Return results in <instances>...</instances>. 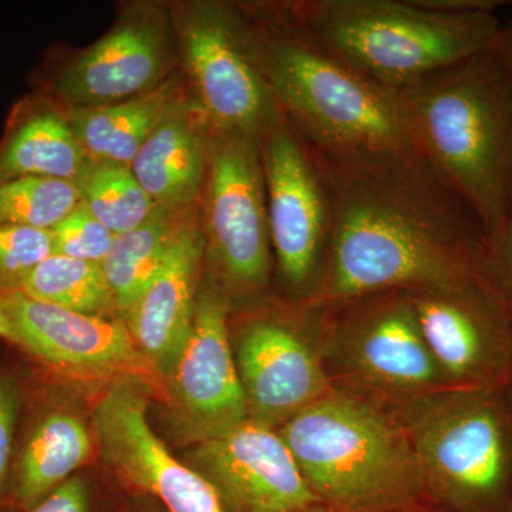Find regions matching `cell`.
<instances>
[{"instance_id":"cell-10","label":"cell","mask_w":512,"mask_h":512,"mask_svg":"<svg viewBox=\"0 0 512 512\" xmlns=\"http://www.w3.org/2000/svg\"><path fill=\"white\" fill-rule=\"evenodd\" d=\"M235 326L232 350L249 419L279 429L332 389L322 355V308L292 301L251 312Z\"/></svg>"},{"instance_id":"cell-32","label":"cell","mask_w":512,"mask_h":512,"mask_svg":"<svg viewBox=\"0 0 512 512\" xmlns=\"http://www.w3.org/2000/svg\"><path fill=\"white\" fill-rule=\"evenodd\" d=\"M498 47H500L501 53H503L512 77V18L507 23H504Z\"/></svg>"},{"instance_id":"cell-13","label":"cell","mask_w":512,"mask_h":512,"mask_svg":"<svg viewBox=\"0 0 512 512\" xmlns=\"http://www.w3.org/2000/svg\"><path fill=\"white\" fill-rule=\"evenodd\" d=\"M407 293L448 387L510 386L512 318L480 276Z\"/></svg>"},{"instance_id":"cell-27","label":"cell","mask_w":512,"mask_h":512,"mask_svg":"<svg viewBox=\"0 0 512 512\" xmlns=\"http://www.w3.org/2000/svg\"><path fill=\"white\" fill-rule=\"evenodd\" d=\"M53 255L50 231L0 225V292H20L40 262Z\"/></svg>"},{"instance_id":"cell-6","label":"cell","mask_w":512,"mask_h":512,"mask_svg":"<svg viewBox=\"0 0 512 512\" xmlns=\"http://www.w3.org/2000/svg\"><path fill=\"white\" fill-rule=\"evenodd\" d=\"M433 512H512V387L439 390L392 412Z\"/></svg>"},{"instance_id":"cell-29","label":"cell","mask_w":512,"mask_h":512,"mask_svg":"<svg viewBox=\"0 0 512 512\" xmlns=\"http://www.w3.org/2000/svg\"><path fill=\"white\" fill-rule=\"evenodd\" d=\"M478 272L512 318V220L497 237L487 239Z\"/></svg>"},{"instance_id":"cell-2","label":"cell","mask_w":512,"mask_h":512,"mask_svg":"<svg viewBox=\"0 0 512 512\" xmlns=\"http://www.w3.org/2000/svg\"><path fill=\"white\" fill-rule=\"evenodd\" d=\"M417 150L487 239L512 220V77L500 47L397 90Z\"/></svg>"},{"instance_id":"cell-5","label":"cell","mask_w":512,"mask_h":512,"mask_svg":"<svg viewBox=\"0 0 512 512\" xmlns=\"http://www.w3.org/2000/svg\"><path fill=\"white\" fill-rule=\"evenodd\" d=\"M282 8L326 52L392 92L493 49L504 28L494 12H448L423 0H302Z\"/></svg>"},{"instance_id":"cell-14","label":"cell","mask_w":512,"mask_h":512,"mask_svg":"<svg viewBox=\"0 0 512 512\" xmlns=\"http://www.w3.org/2000/svg\"><path fill=\"white\" fill-rule=\"evenodd\" d=\"M232 302L212 279L201 285L187 342L164 376L170 417L184 439H214L248 420L232 350Z\"/></svg>"},{"instance_id":"cell-33","label":"cell","mask_w":512,"mask_h":512,"mask_svg":"<svg viewBox=\"0 0 512 512\" xmlns=\"http://www.w3.org/2000/svg\"><path fill=\"white\" fill-rule=\"evenodd\" d=\"M3 295H5V293L0 292V338L8 339L12 342V325H10L8 312H6L5 298H3Z\"/></svg>"},{"instance_id":"cell-3","label":"cell","mask_w":512,"mask_h":512,"mask_svg":"<svg viewBox=\"0 0 512 512\" xmlns=\"http://www.w3.org/2000/svg\"><path fill=\"white\" fill-rule=\"evenodd\" d=\"M256 63L285 120L316 151L417 150L396 92L353 72L284 8L242 6Z\"/></svg>"},{"instance_id":"cell-20","label":"cell","mask_w":512,"mask_h":512,"mask_svg":"<svg viewBox=\"0 0 512 512\" xmlns=\"http://www.w3.org/2000/svg\"><path fill=\"white\" fill-rule=\"evenodd\" d=\"M185 90L184 77L175 73L156 89L133 99L67 110L84 156L92 164L130 167L154 128Z\"/></svg>"},{"instance_id":"cell-26","label":"cell","mask_w":512,"mask_h":512,"mask_svg":"<svg viewBox=\"0 0 512 512\" xmlns=\"http://www.w3.org/2000/svg\"><path fill=\"white\" fill-rule=\"evenodd\" d=\"M82 204L76 183L47 177H22L0 183V225L55 228Z\"/></svg>"},{"instance_id":"cell-7","label":"cell","mask_w":512,"mask_h":512,"mask_svg":"<svg viewBox=\"0 0 512 512\" xmlns=\"http://www.w3.org/2000/svg\"><path fill=\"white\" fill-rule=\"evenodd\" d=\"M322 355L332 387L389 412L448 387L407 291L322 308Z\"/></svg>"},{"instance_id":"cell-19","label":"cell","mask_w":512,"mask_h":512,"mask_svg":"<svg viewBox=\"0 0 512 512\" xmlns=\"http://www.w3.org/2000/svg\"><path fill=\"white\" fill-rule=\"evenodd\" d=\"M211 137L210 121L200 101L185 90L130 165L158 207L197 208L207 178Z\"/></svg>"},{"instance_id":"cell-25","label":"cell","mask_w":512,"mask_h":512,"mask_svg":"<svg viewBox=\"0 0 512 512\" xmlns=\"http://www.w3.org/2000/svg\"><path fill=\"white\" fill-rule=\"evenodd\" d=\"M76 184L87 210L114 235L140 227L158 207L124 165L90 164Z\"/></svg>"},{"instance_id":"cell-9","label":"cell","mask_w":512,"mask_h":512,"mask_svg":"<svg viewBox=\"0 0 512 512\" xmlns=\"http://www.w3.org/2000/svg\"><path fill=\"white\" fill-rule=\"evenodd\" d=\"M201 208L215 282L231 302L261 296L274 266L261 138L212 133Z\"/></svg>"},{"instance_id":"cell-8","label":"cell","mask_w":512,"mask_h":512,"mask_svg":"<svg viewBox=\"0 0 512 512\" xmlns=\"http://www.w3.org/2000/svg\"><path fill=\"white\" fill-rule=\"evenodd\" d=\"M173 8L178 52L212 133L262 138L284 114L256 63L247 15L225 2Z\"/></svg>"},{"instance_id":"cell-23","label":"cell","mask_w":512,"mask_h":512,"mask_svg":"<svg viewBox=\"0 0 512 512\" xmlns=\"http://www.w3.org/2000/svg\"><path fill=\"white\" fill-rule=\"evenodd\" d=\"M197 208L168 210L157 207L143 225L116 235L100 266L113 293L119 318L131 308L163 266L175 238L197 220Z\"/></svg>"},{"instance_id":"cell-4","label":"cell","mask_w":512,"mask_h":512,"mask_svg":"<svg viewBox=\"0 0 512 512\" xmlns=\"http://www.w3.org/2000/svg\"><path fill=\"white\" fill-rule=\"evenodd\" d=\"M330 512H433L406 430L389 410L329 390L278 429Z\"/></svg>"},{"instance_id":"cell-15","label":"cell","mask_w":512,"mask_h":512,"mask_svg":"<svg viewBox=\"0 0 512 512\" xmlns=\"http://www.w3.org/2000/svg\"><path fill=\"white\" fill-rule=\"evenodd\" d=\"M13 340L47 365L86 379L133 380L165 399L164 377L137 349L120 318L84 315L9 292Z\"/></svg>"},{"instance_id":"cell-16","label":"cell","mask_w":512,"mask_h":512,"mask_svg":"<svg viewBox=\"0 0 512 512\" xmlns=\"http://www.w3.org/2000/svg\"><path fill=\"white\" fill-rule=\"evenodd\" d=\"M147 389L120 380L101 396L93 414L94 439L114 473L165 512H225L212 485L184 466L147 419Z\"/></svg>"},{"instance_id":"cell-17","label":"cell","mask_w":512,"mask_h":512,"mask_svg":"<svg viewBox=\"0 0 512 512\" xmlns=\"http://www.w3.org/2000/svg\"><path fill=\"white\" fill-rule=\"evenodd\" d=\"M190 458L225 512H313L323 507L278 429L254 420L195 444Z\"/></svg>"},{"instance_id":"cell-31","label":"cell","mask_w":512,"mask_h":512,"mask_svg":"<svg viewBox=\"0 0 512 512\" xmlns=\"http://www.w3.org/2000/svg\"><path fill=\"white\" fill-rule=\"evenodd\" d=\"M20 512H92V495L83 477L73 476L45 498Z\"/></svg>"},{"instance_id":"cell-18","label":"cell","mask_w":512,"mask_h":512,"mask_svg":"<svg viewBox=\"0 0 512 512\" xmlns=\"http://www.w3.org/2000/svg\"><path fill=\"white\" fill-rule=\"evenodd\" d=\"M205 255L197 218L178 234L156 278L121 318L137 349L163 377L190 335Z\"/></svg>"},{"instance_id":"cell-28","label":"cell","mask_w":512,"mask_h":512,"mask_svg":"<svg viewBox=\"0 0 512 512\" xmlns=\"http://www.w3.org/2000/svg\"><path fill=\"white\" fill-rule=\"evenodd\" d=\"M53 255L67 256L80 261L101 264L109 255L116 235L80 204L55 228L50 229Z\"/></svg>"},{"instance_id":"cell-30","label":"cell","mask_w":512,"mask_h":512,"mask_svg":"<svg viewBox=\"0 0 512 512\" xmlns=\"http://www.w3.org/2000/svg\"><path fill=\"white\" fill-rule=\"evenodd\" d=\"M20 402L22 393L18 383L10 377L0 376V511L8 497L10 458L15 443Z\"/></svg>"},{"instance_id":"cell-22","label":"cell","mask_w":512,"mask_h":512,"mask_svg":"<svg viewBox=\"0 0 512 512\" xmlns=\"http://www.w3.org/2000/svg\"><path fill=\"white\" fill-rule=\"evenodd\" d=\"M93 439L74 414L52 412L37 421L13 468L8 494L20 511L28 510L73 477L89 460Z\"/></svg>"},{"instance_id":"cell-36","label":"cell","mask_w":512,"mask_h":512,"mask_svg":"<svg viewBox=\"0 0 512 512\" xmlns=\"http://www.w3.org/2000/svg\"><path fill=\"white\" fill-rule=\"evenodd\" d=\"M511 5H512V3H511Z\"/></svg>"},{"instance_id":"cell-11","label":"cell","mask_w":512,"mask_h":512,"mask_svg":"<svg viewBox=\"0 0 512 512\" xmlns=\"http://www.w3.org/2000/svg\"><path fill=\"white\" fill-rule=\"evenodd\" d=\"M269 232L279 281L291 301L305 302L332 235V198L315 150L284 120L261 138Z\"/></svg>"},{"instance_id":"cell-34","label":"cell","mask_w":512,"mask_h":512,"mask_svg":"<svg viewBox=\"0 0 512 512\" xmlns=\"http://www.w3.org/2000/svg\"><path fill=\"white\" fill-rule=\"evenodd\" d=\"M313 512H330V511L326 510L325 507H320V508H318V510H315Z\"/></svg>"},{"instance_id":"cell-12","label":"cell","mask_w":512,"mask_h":512,"mask_svg":"<svg viewBox=\"0 0 512 512\" xmlns=\"http://www.w3.org/2000/svg\"><path fill=\"white\" fill-rule=\"evenodd\" d=\"M177 63L173 8L133 3L106 35L64 64L52 90L67 110L106 106L156 89L175 74Z\"/></svg>"},{"instance_id":"cell-24","label":"cell","mask_w":512,"mask_h":512,"mask_svg":"<svg viewBox=\"0 0 512 512\" xmlns=\"http://www.w3.org/2000/svg\"><path fill=\"white\" fill-rule=\"evenodd\" d=\"M20 292L84 315L110 316L116 312L113 293L96 262L50 255L30 272Z\"/></svg>"},{"instance_id":"cell-21","label":"cell","mask_w":512,"mask_h":512,"mask_svg":"<svg viewBox=\"0 0 512 512\" xmlns=\"http://www.w3.org/2000/svg\"><path fill=\"white\" fill-rule=\"evenodd\" d=\"M90 163L77 141L67 110L49 101L23 107L0 144V183L22 177L77 181Z\"/></svg>"},{"instance_id":"cell-35","label":"cell","mask_w":512,"mask_h":512,"mask_svg":"<svg viewBox=\"0 0 512 512\" xmlns=\"http://www.w3.org/2000/svg\"><path fill=\"white\" fill-rule=\"evenodd\" d=\"M511 387H512V382H511Z\"/></svg>"},{"instance_id":"cell-1","label":"cell","mask_w":512,"mask_h":512,"mask_svg":"<svg viewBox=\"0 0 512 512\" xmlns=\"http://www.w3.org/2000/svg\"><path fill=\"white\" fill-rule=\"evenodd\" d=\"M318 154L333 225L305 303L330 308L373 293L480 276L483 225L420 151Z\"/></svg>"}]
</instances>
